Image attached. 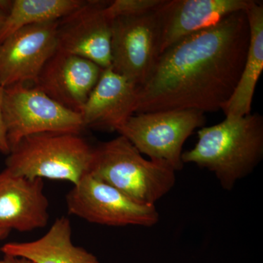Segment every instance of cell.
I'll list each match as a JSON object with an SVG mask.
<instances>
[{"label":"cell","instance_id":"6da1fadb","mask_svg":"<svg viewBox=\"0 0 263 263\" xmlns=\"http://www.w3.org/2000/svg\"><path fill=\"white\" fill-rule=\"evenodd\" d=\"M249 42L245 11L175 43L138 88L136 114L221 110L238 84Z\"/></svg>","mask_w":263,"mask_h":263},{"label":"cell","instance_id":"7a4b0ae2","mask_svg":"<svg viewBox=\"0 0 263 263\" xmlns=\"http://www.w3.org/2000/svg\"><path fill=\"white\" fill-rule=\"evenodd\" d=\"M192 149L183 152V164H196L215 175L224 190L253 172L263 157V117L259 114L230 116L197 132Z\"/></svg>","mask_w":263,"mask_h":263},{"label":"cell","instance_id":"3957f363","mask_svg":"<svg viewBox=\"0 0 263 263\" xmlns=\"http://www.w3.org/2000/svg\"><path fill=\"white\" fill-rule=\"evenodd\" d=\"M89 174L144 205H155L176 183L173 167L143 158L120 135L95 147Z\"/></svg>","mask_w":263,"mask_h":263},{"label":"cell","instance_id":"277c9868","mask_svg":"<svg viewBox=\"0 0 263 263\" xmlns=\"http://www.w3.org/2000/svg\"><path fill=\"white\" fill-rule=\"evenodd\" d=\"M94 150L81 135H33L10 151L5 168L27 179L65 181L75 185L89 174Z\"/></svg>","mask_w":263,"mask_h":263},{"label":"cell","instance_id":"5b68a950","mask_svg":"<svg viewBox=\"0 0 263 263\" xmlns=\"http://www.w3.org/2000/svg\"><path fill=\"white\" fill-rule=\"evenodd\" d=\"M205 123V115L199 110H160L135 114L117 132L141 155L169 164L176 172L183 167V144Z\"/></svg>","mask_w":263,"mask_h":263},{"label":"cell","instance_id":"8992f818","mask_svg":"<svg viewBox=\"0 0 263 263\" xmlns=\"http://www.w3.org/2000/svg\"><path fill=\"white\" fill-rule=\"evenodd\" d=\"M3 110L10 151L33 135H81L86 129L80 114L62 106L36 86L18 84L5 88Z\"/></svg>","mask_w":263,"mask_h":263},{"label":"cell","instance_id":"52a82bcc","mask_svg":"<svg viewBox=\"0 0 263 263\" xmlns=\"http://www.w3.org/2000/svg\"><path fill=\"white\" fill-rule=\"evenodd\" d=\"M70 215L110 227L155 226L160 214L154 205L138 203L88 174L66 195Z\"/></svg>","mask_w":263,"mask_h":263},{"label":"cell","instance_id":"ba28073f","mask_svg":"<svg viewBox=\"0 0 263 263\" xmlns=\"http://www.w3.org/2000/svg\"><path fill=\"white\" fill-rule=\"evenodd\" d=\"M157 9L111 21L112 69L138 87L148 80L161 54Z\"/></svg>","mask_w":263,"mask_h":263},{"label":"cell","instance_id":"9c48e42d","mask_svg":"<svg viewBox=\"0 0 263 263\" xmlns=\"http://www.w3.org/2000/svg\"><path fill=\"white\" fill-rule=\"evenodd\" d=\"M58 22L27 26L0 43V85L3 88L37 84L43 67L57 51Z\"/></svg>","mask_w":263,"mask_h":263},{"label":"cell","instance_id":"30bf717a","mask_svg":"<svg viewBox=\"0 0 263 263\" xmlns=\"http://www.w3.org/2000/svg\"><path fill=\"white\" fill-rule=\"evenodd\" d=\"M108 3L85 1L59 21L57 51L86 59L102 69L111 67V21L104 13Z\"/></svg>","mask_w":263,"mask_h":263},{"label":"cell","instance_id":"8fae6325","mask_svg":"<svg viewBox=\"0 0 263 263\" xmlns=\"http://www.w3.org/2000/svg\"><path fill=\"white\" fill-rule=\"evenodd\" d=\"M253 0H163L157 9L160 51L220 22L228 15L245 11Z\"/></svg>","mask_w":263,"mask_h":263},{"label":"cell","instance_id":"7c38bea8","mask_svg":"<svg viewBox=\"0 0 263 263\" xmlns=\"http://www.w3.org/2000/svg\"><path fill=\"white\" fill-rule=\"evenodd\" d=\"M103 70L86 59L57 51L34 86L62 106L81 114Z\"/></svg>","mask_w":263,"mask_h":263},{"label":"cell","instance_id":"4fadbf2b","mask_svg":"<svg viewBox=\"0 0 263 263\" xmlns=\"http://www.w3.org/2000/svg\"><path fill=\"white\" fill-rule=\"evenodd\" d=\"M49 202L43 179L0 172V228L28 233L47 226Z\"/></svg>","mask_w":263,"mask_h":263},{"label":"cell","instance_id":"5bb4252c","mask_svg":"<svg viewBox=\"0 0 263 263\" xmlns=\"http://www.w3.org/2000/svg\"><path fill=\"white\" fill-rule=\"evenodd\" d=\"M138 88L111 67L103 69L81 113L85 127L117 131L136 114Z\"/></svg>","mask_w":263,"mask_h":263},{"label":"cell","instance_id":"9a60e30c","mask_svg":"<svg viewBox=\"0 0 263 263\" xmlns=\"http://www.w3.org/2000/svg\"><path fill=\"white\" fill-rule=\"evenodd\" d=\"M72 234L70 220L61 216L38 239L9 242L0 251L4 255L22 257L34 263H100L94 254L74 245Z\"/></svg>","mask_w":263,"mask_h":263},{"label":"cell","instance_id":"2e32d148","mask_svg":"<svg viewBox=\"0 0 263 263\" xmlns=\"http://www.w3.org/2000/svg\"><path fill=\"white\" fill-rule=\"evenodd\" d=\"M249 26V42L238 84L221 110L226 117L251 113L257 81L263 70V4L253 0L245 10Z\"/></svg>","mask_w":263,"mask_h":263},{"label":"cell","instance_id":"e0dca14e","mask_svg":"<svg viewBox=\"0 0 263 263\" xmlns=\"http://www.w3.org/2000/svg\"><path fill=\"white\" fill-rule=\"evenodd\" d=\"M83 0H14L0 32V43L27 26L58 22L84 4Z\"/></svg>","mask_w":263,"mask_h":263},{"label":"cell","instance_id":"ac0fdd59","mask_svg":"<svg viewBox=\"0 0 263 263\" xmlns=\"http://www.w3.org/2000/svg\"><path fill=\"white\" fill-rule=\"evenodd\" d=\"M163 0H114L108 2L104 13L108 20L138 16L157 10Z\"/></svg>","mask_w":263,"mask_h":263},{"label":"cell","instance_id":"d6986e66","mask_svg":"<svg viewBox=\"0 0 263 263\" xmlns=\"http://www.w3.org/2000/svg\"><path fill=\"white\" fill-rule=\"evenodd\" d=\"M4 89L0 85V152L8 156L10 152V147L7 137L6 127H5L4 117H3V97Z\"/></svg>","mask_w":263,"mask_h":263},{"label":"cell","instance_id":"ffe728a7","mask_svg":"<svg viewBox=\"0 0 263 263\" xmlns=\"http://www.w3.org/2000/svg\"><path fill=\"white\" fill-rule=\"evenodd\" d=\"M11 1H0V32L3 28V24L8 15Z\"/></svg>","mask_w":263,"mask_h":263},{"label":"cell","instance_id":"44dd1931","mask_svg":"<svg viewBox=\"0 0 263 263\" xmlns=\"http://www.w3.org/2000/svg\"><path fill=\"white\" fill-rule=\"evenodd\" d=\"M0 263H34L32 261L22 257H13V256L5 255L3 259H0Z\"/></svg>","mask_w":263,"mask_h":263},{"label":"cell","instance_id":"7402d4cb","mask_svg":"<svg viewBox=\"0 0 263 263\" xmlns=\"http://www.w3.org/2000/svg\"><path fill=\"white\" fill-rule=\"evenodd\" d=\"M10 230L5 229V228H0V240L6 238L9 234Z\"/></svg>","mask_w":263,"mask_h":263}]
</instances>
